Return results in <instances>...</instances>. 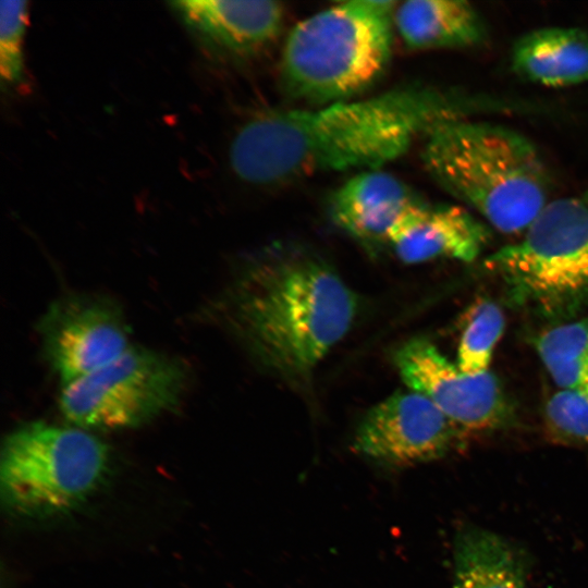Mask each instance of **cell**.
Returning <instances> with one entry per match:
<instances>
[{
  "mask_svg": "<svg viewBox=\"0 0 588 588\" xmlns=\"http://www.w3.org/2000/svg\"><path fill=\"white\" fill-rule=\"evenodd\" d=\"M433 181L502 233L524 232L549 203V175L535 145L503 125L460 119L426 138Z\"/></svg>",
  "mask_w": 588,
  "mask_h": 588,
  "instance_id": "cell-3",
  "label": "cell"
},
{
  "mask_svg": "<svg viewBox=\"0 0 588 588\" xmlns=\"http://www.w3.org/2000/svg\"><path fill=\"white\" fill-rule=\"evenodd\" d=\"M109 466L108 446L88 430L24 424L2 444V504L9 514L28 522L70 516L96 494Z\"/></svg>",
  "mask_w": 588,
  "mask_h": 588,
  "instance_id": "cell-5",
  "label": "cell"
},
{
  "mask_svg": "<svg viewBox=\"0 0 588 588\" xmlns=\"http://www.w3.org/2000/svg\"><path fill=\"white\" fill-rule=\"evenodd\" d=\"M394 362L408 389L427 396L465 434L493 431L510 424V403L489 370L465 372L425 339L402 345Z\"/></svg>",
  "mask_w": 588,
  "mask_h": 588,
  "instance_id": "cell-9",
  "label": "cell"
},
{
  "mask_svg": "<svg viewBox=\"0 0 588 588\" xmlns=\"http://www.w3.org/2000/svg\"><path fill=\"white\" fill-rule=\"evenodd\" d=\"M489 230L457 205H412L389 232L388 244L403 262L420 264L438 258L474 261L486 247Z\"/></svg>",
  "mask_w": 588,
  "mask_h": 588,
  "instance_id": "cell-11",
  "label": "cell"
},
{
  "mask_svg": "<svg viewBox=\"0 0 588 588\" xmlns=\"http://www.w3.org/2000/svg\"><path fill=\"white\" fill-rule=\"evenodd\" d=\"M393 23L411 50L470 47L487 36L479 12L465 0H408L397 5Z\"/></svg>",
  "mask_w": 588,
  "mask_h": 588,
  "instance_id": "cell-14",
  "label": "cell"
},
{
  "mask_svg": "<svg viewBox=\"0 0 588 588\" xmlns=\"http://www.w3.org/2000/svg\"><path fill=\"white\" fill-rule=\"evenodd\" d=\"M27 14L26 1H1L0 73L3 86L14 85L22 77Z\"/></svg>",
  "mask_w": 588,
  "mask_h": 588,
  "instance_id": "cell-20",
  "label": "cell"
},
{
  "mask_svg": "<svg viewBox=\"0 0 588 588\" xmlns=\"http://www.w3.org/2000/svg\"><path fill=\"white\" fill-rule=\"evenodd\" d=\"M523 78L563 87L588 82V34L576 27H544L523 35L512 51Z\"/></svg>",
  "mask_w": 588,
  "mask_h": 588,
  "instance_id": "cell-15",
  "label": "cell"
},
{
  "mask_svg": "<svg viewBox=\"0 0 588 588\" xmlns=\"http://www.w3.org/2000/svg\"><path fill=\"white\" fill-rule=\"evenodd\" d=\"M507 298L550 319H569L588 304V188L549 201L522 238L483 260Z\"/></svg>",
  "mask_w": 588,
  "mask_h": 588,
  "instance_id": "cell-6",
  "label": "cell"
},
{
  "mask_svg": "<svg viewBox=\"0 0 588 588\" xmlns=\"http://www.w3.org/2000/svg\"><path fill=\"white\" fill-rule=\"evenodd\" d=\"M44 356L62 385L114 360L131 344L120 305L96 293H71L49 305L37 327Z\"/></svg>",
  "mask_w": 588,
  "mask_h": 588,
  "instance_id": "cell-8",
  "label": "cell"
},
{
  "mask_svg": "<svg viewBox=\"0 0 588 588\" xmlns=\"http://www.w3.org/2000/svg\"><path fill=\"white\" fill-rule=\"evenodd\" d=\"M396 8L391 0H353L297 23L282 49L283 93L324 106L350 100L373 85L391 59Z\"/></svg>",
  "mask_w": 588,
  "mask_h": 588,
  "instance_id": "cell-4",
  "label": "cell"
},
{
  "mask_svg": "<svg viewBox=\"0 0 588 588\" xmlns=\"http://www.w3.org/2000/svg\"><path fill=\"white\" fill-rule=\"evenodd\" d=\"M527 562L499 535L467 528L454 543L453 588H524Z\"/></svg>",
  "mask_w": 588,
  "mask_h": 588,
  "instance_id": "cell-16",
  "label": "cell"
},
{
  "mask_svg": "<svg viewBox=\"0 0 588 588\" xmlns=\"http://www.w3.org/2000/svg\"><path fill=\"white\" fill-rule=\"evenodd\" d=\"M511 108L456 89L407 84L315 109L262 111L236 131L229 159L241 180L260 186L320 172L380 170L443 123Z\"/></svg>",
  "mask_w": 588,
  "mask_h": 588,
  "instance_id": "cell-1",
  "label": "cell"
},
{
  "mask_svg": "<svg viewBox=\"0 0 588 588\" xmlns=\"http://www.w3.org/2000/svg\"><path fill=\"white\" fill-rule=\"evenodd\" d=\"M543 422L553 442L588 448V397L584 394L556 391L544 405Z\"/></svg>",
  "mask_w": 588,
  "mask_h": 588,
  "instance_id": "cell-19",
  "label": "cell"
},
{
  "mask_svg": "<svg viewBox=\"0 0 588 588\" xmlns=\"http://www.w3.org/2000/svg\"><path fill=\"white\" fill-rule=\"evenodd\" d=\"M504 327V314L497 303L487 298L475 303L466 316L460 338L457 367L468 373L488 371Z\"/></svg>",
  "mask_w": 588,
  "mask_h": 588,
  "instance_id": "cell-18",
  "label": "cell"
},
{
  "mask_svg": "<svg viewBox=\"0 0 588 588\" xmlns=\"http://www.w3.org/2000/svg\"><path fill=\"white\" fill-rule=\"evenodd\" d=\"M421 199L396 176L380 170L358 172L330 196L332 221L367 247L388 244L397 219Z\"/></svg>",
  "mask_w": 588,
  "mask_h": 588,
  "instance_id": "cell-13",
  "label": "cell"
},
{
  "mask_svg": "<svg viewBox=\"0 0 588 588\" xmlns=\"http://www.w3.org/2000/svg\"><path fill=\"white\" fill-rule=\"evenodd\" d=\"M188 383L182 358L131 345L108 365L62 385L60 411L85 430L139 427L175 409Z\"/></svg>",
  "mask_w": 588,
  "mask_h": 588,
  "instance_id": "cell-7",
  "label": "cell"
},
{
  "mask_svg": "<svg viewBox=\"0 0 588 588\" xmlns=\"http://www.w3.org/2000/svg\"><path fill=\"white\" fill-rule=\"evenodd\" d=\"M170 5L201 41L231 54L267 49L284 24V8L277 1L182 0Z\"/></svg>",
  "mask_w": 588,
  "mask_h": 588,
  "instance_id": "cell-12",
  "label": "cell"
},
{
  "mask_svg": "<svg viewBox=\"0 0 588 588\" xmlns=\"http://www.w3.org/2000/svg\"><path fill=\"white\" fill-rule=\"evenodd\" d=\"M230 332L264 368L304 383L348 332L356 297L305 245L272 243L246 261L219 303Z\"/></svg>",
  "mask_w": 588,
  "mask_h": 588,
  "instance_id": "cell-2",
  "label": "cell"
},
{
  "mask_svg": "<svg viewBox=\"0 0 588 588\" xmlns=\"http://www.w3.org/2000/svg\"><path fill=\"white\" fill-rule=\"evenodd\" d=\"M464 434L427 396L408 389L365 415L353 445L373 461L403 466L443 457Z\"/></svg>",
  "mask_w": 588,
  "mask_h": 588,
  "instance_id": "cell-10",
  "label": "cell"
},
{
  "mask_svg": "<svg viewBox=\"0 0 588 588\" xmlns=\"http://www.w3.org/2000/svg\"><path fill=\"white\" fill-rule=\"evenodd\" d=\"M554 383L588 397V317L555 324L535 339Z\"/></svg>",
  "mask_w": 588,
  "mask_h": 588,
  "instance_id": "cell-17",
  "label": "cell"
}]
</instances>
